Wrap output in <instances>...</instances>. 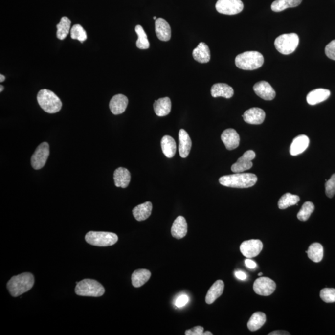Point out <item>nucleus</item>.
<instances>
[{"label":"nucleus","instance_id":"a878e982","mask_svg":"<svg viewBox=\"0 0 335 335\" xmlns=\"http://www.w3.org/2000/svg\"><path fill=\"white\" fill-rule=\"evenodd\" d=\"M224 283L223 281L218 280L214 283L209 290H208L205 302L207 304H213L219 297L223 294Z\"/></svg>","mask_w":335,"mask_h":335},{"label":"nucleus","instance_id":"6e6552de","mask_svg":"<svg viewBox=\"0 0 335 335\" xmlns=\"http://www.w3.org/2000/svg\"><path fill=\"white\" fill-rule=\"evenodd\" d=\"M244 5L241 0H218L216 8L219 13L235 15L241 13Z\"/></svg>","mask_w":335,"mask_h":335},{"label":"nucleus","instance_id":"c9c22d12","mask_svg":"<svg viewBox=\"0 0 335 335\" xmlns=\"http://www.w3.org/2000/svg\"><path fill=\"white\" fill-rule=\"evenodd\" d=\"M315 209V205L311 202H306L304 203L301 209H300L297 214V218L301 221H306L308 220L309 217Z\"/></svg>","mask_w":335,"mask_h":335},{"label":"nucleus","instance_id":"393cba45","mask_svg":"<svg viewBox=\"0 0 335 335\" xmlns=\"http://www.w3.org/2000/svg\"><path fill=\"white\" fill-rule=\"evenodd\" d=\"M154 109L155 112L158 116H166L170 114L172 110L171 99L168 97L158 99L155 101Z\"/></svg>","mask_w":335,"mask_h":335},{"label":"nucleus","instance_id":"37998d69","mask_svg":"<svg viewBox=\"0 0 335 335\" xmlns=\"http://www.w3.org/2000/svg\"><path fill=\"white\" fill-rule=\"evenodd\" d=\"M245 263H246V267L249 268V269H255V268L257 267L256 263L254 262V261L249 260V259H246V260L245 261Z\"/></svg>","mask_w":335,"mask_h":335},{"label":"nucleus","instance_id":"de8ad7c7","mask_svg":"<svg viewBox=\"0 0 335 335\" xmlns=\"http://www.w3.org/2000/svg\"><path fill=\"white\" fill-rule=\"evenodd\" d=\"M213 334H212L211 332H205L204 333H203V335H212Z\"/></svg>","mask_w":335,"mask_h":335},{"label":"nucleus","instance_id":"1a4fd4ad","mask_svg":"<svg viewBox=\"0 0 335 335\" xmlns=\"http://www.w3.org/2000/svg\"><path fill=\"white\" fill-rule=\"evenodd\" d=\"M50 154L49 145L47 142L42 143L37 147L31 157V165L35 170H40L45 165Z\"/></svg>","mask_w":335,"mask_h":335},{"label":"nucleus","instance_id":"a19ab883","mask_svg":"<svg viewBox=\"0 0 335 335\" xmlns=\"http://www.w3.org/2000/svg\"><path fill=\"white\" fill-rule=\"evenodd\" d=\"M188 301L189 297L188 295H181L176 300L175 306L179 307V308H180V307L186 306V305L188 303Z\"/></svg>","mask_w":335,"mask_h":335},{"label":"nucleus","instance_id":"20e7f679","mask_svg":"<svg viewBox=\"0 0 335 335\" xmlns=\"http://www.w3.org/2000/svg\"><path fill=\"white\" fill-rule=\"evenodd\" d=\"M38 103L45 112L54 114L61 111L62 103L54 92L47 89L41 90L37 96Z\"/></svg>","mask_w":335,"mask_h":335},{"label":"nucleus","instance_id":"c85d7f7f","mask_svg":"<svg viewBox=\"0 0 335 335\" xmlns=\"http://www.w3.org/2000/svg\"><path fill=\"white\" fill-rule=\"evenodd\" d=\"M161 149L167 158H173L177 151V144L174 138L170 135H165L161 141Z\"/></svg>","mask_w":335,"mask_h":335},{"label":"nucleus","instance_id":"79ce46f5","mask_svg":"<svg viewBox=\"0 0 335 335\" xmlns=\"http://www.w3.org/2000/svg\"><path fill=\"white\" fill-rule=\"evenodd\" d=\"M204 333V328L201 327V326H197L193 328V329L186 330L185 332L186 335H203Z\"/></svg>","mask_w":335,"mask_h":335},{"label":"nucleus","instance_id":"f03ea898","mask_svg":"<svg viewBox=\"0 0 335 335\" xmlns=\"http://www.w3.org/2000/svg\"><path fill=\"white\" fill-rule=\"evenodd\" d=\"M34 278L30 272H24L12 277L7 284V288L10 294L14 297L27 292L33 287Z\"/></svg>","mask_w":335,"mask_h":335},{"label":"nucleus","instance_id":"0eeeda50","mask_svg":"<svg viewBox=\"0 0 335 335\" xmlns=\"http://www.w3.org/2000/svg\"><path fill=\"white\" fill-rule=\"evenodd\" d=\"M299 43V38L297 34H284L276 39L274 45L281 54L289 55L296 50Z\"/></svg>","mask_w":335,"mask_h":335},{"label":"nucleus","instance_id":"7ed1b4c3","mask_svg":"<svg viewBox=\"0 0 335 335\" xmlns=\"http://www.w3.org/2000/svg\"><path fill=\"white\" fill-rule=\"evenodd\" d=\"M235 62L238 68L242 70H254L263 66L264 57L260 52L247 51L238 55Z\"/></svg>","mask_w":335,"mask_h":335},{"label":"nucleus","instance_id":"e433bc0d","mask_svg":"<svg viewBox=\"0 0 335 335\" xmlns=\"http://www.w3.org/2000/svg\"><path fill=\"white\" fill-rule=\"evenodd\" d=\"M71 38L73 39H77L80 42H84L87 40V34L85 30L80 24H75L71 27L70 31Z\"/></svg>","mask_w":335,"mask_h":335},{"label":"nucleus","instance_id":"473e14b6","mask_svg":"<svg viewBox=\"0 0 335 335\" xmlns=\"http://www.w3.org/2000/svg\"><path fill=\"white\" fill-rule=\"evenodd\" d=\"M57 38L61 40H64L71 31V21L66 16L62 17L61 22L57 24Z\"/></svg>","mask_w":335,"mask_h":335},{"label":"nucleus","instance_id":"c756f323","mask_svg":"<svg viewBox=\"0 0 335 335\" xmlns=\"http://www.w3.org/2000/svg\"><path fill=\"white\" fill-rule=\"evenodd\" d=\"M267 321V316L261 312L254 313L247 323V327L251 332H255L264 325Z\"/></svg>","mask_w":335,"mask_h":335},{"label":"nucleus","instance_id":"c03bdc74","mask_svg":"<svg viewBox=\"0 0 335 335\" xmlns=\"http://www.w3.org/2000/svg\"><path fill=\"white\" fill-rule=\"evenodd\" d=\"M235 276L240 280H246L247 278L246 274L242 271L235 272Z\"/></svg>","mask_w":335,"mask_h":335},{"label":"nucleus","instance_id":"2f4dec72","mask_svg":"<svg viewBox=\"0 0 335 335\" xmlns=\"http://www.w3.org/2000/svg\"><path fill=\"white\" fill-rule=\"evenodd\" d=\"M307 253L310 260L315 263H319L323 257V246L319 243H313L310 246Z\"/></svg>","mask_w":335,"mask_h":335},{"label":"nucleus","instance_id":"39448f33","mask_svg":"<svg viewBox=\"0 0 335 335\" xmlns=\"http://www.w3.org/2000/svg\"><path fill=\"white\" fill-rule=\"evenodd\" d=\"M105 290L102 284L94 279H83L77 283L75 293L81 296L98 297L105 294Z\"/></svg>","mask_w":335,"mask_h":335},{"label":"nucleus","instance_id":"423d86ee","mask_svg":"<svg viewBox=\"0 0 335 335\" xmlns=\"http://www.w3.org/2000/svg\"><path fill=\"white\" fill-rule=\"evenodd\" d=\"M88 244L97 246H112L118 241V237L115 233L107 232H88L85 236Z\"/></svg>","mask_w":335,"mask_h":335},{"label":"nucleus","instance_id":"49530a36","mask_svg":"<svg viewBox=\"0 0 335 335\" xmlns=\"http://www.w3.org/2000/svg\"><path fill=\"white\" fill-rule=\"evenodd\" d=\"M4 80H5V77L1 74V75H0V82H3Z\"/></svg>","mask_w":335,"mask_h":335},{"label":"nucleus","instance_id":"ddd939ff","mask_svg":"<svg viewBox=\"0 0 335 335\" xmlns=\"http://www.w3.org/2000/svg\"><path fill=\"white\" fill-rule=\"evenodd\" d=\"M255 93L261 98L265 100L271 101L276 96V92L272 89L271 85L265 81H261L256 83L253 87Z\"/></svg>","mask_w":335,"mask_h":335},{"label":"nucleus","instance_id":"09e8293b","mask_svg":"<svg viewBox=\"0 0 335 335\" xmlns=\"http://www.w3.org/2000/svg\"><path fill=\"white\" fill-rule=\"evenodd\" d=\"M3 89H4V87L3 86H2V85H1V86H0V92L3 91Z\"/></svg>","mask_w":335,"mask_h":335},{"label":"nucleus","instance_id":"9b49d317","mask_svg":"<svg viewBox=\"0 0 335 335\" xmlns=\"http://www.w3.org/2000/svg\"><path fill=\"white\" fill-rule=\"evenodd\" d=\"M263 243L260 240H249L242 243L240 251L242 255L247 258H252L257 256L262 251Z\"/></svg>","mask_w":335,"mask_h":335},{"label":"nucleus","instance_id":"4be33fe9","mask_svg":"<svg viewBox=\"0 0 335 335\" xmlns=\"http://www.w3.org/2000/svg\"><path fill=\"white\" fill-rule=\"evenodd\" d=\"M131 173L126 168L120 167L115 170L114 180L115 186L126 188L131 181Z\"/></svg>","mask_w":335,"mask_h":335},{"label":"nucleus","instance_id":"a211bd4d","mask_svg":"<svg viewBox=\"0 0 335 335\" xmlns=\"http://www.w3.org/2000/svg\"><path fill=\"white\" fill-rule=\"evenodd\" d=\"M309 138L306 135H300L293 140L290 147V154L292 156H297L301 154L307 149L309 145Z\"/></svg>","mask_w":335,"mask_h":335},{"label":"nucleus","instance_id":"2eb2a0df","mask_svg":"<svg viewBox=\"0 0 335 335\" xmlns=\"http://www.w3.org/2000/svg\"><path fill=\"white\" fill-rule=\"evenodd\" d=\"M266 114L262 109L252 108L246 111L243 115L245 122L249 124L258 125L264 122Z\"/></svg>","mask_w":335,"mask_h":335},{"label":"nucleus","instance_id":"6ab92c4d","mask_svg":"<svg viewBox=\"0 0 335 335\" xmlns=\"http://www.w3.org/2000/svg\"><path fill=\"white\" fill-rule=\"evenodd\" d=\"M171 232L175 239H181L186 236L188 233V224L184 217L179 216L175 219Z\"/></svg>","mask_w":335,"mask_h":335},{"label":"nucleus","instance_id":"bb28decb","mask_svg":"<svg viewBox=\"0 0 335 335\" xmlns=\"http://www.w3.org/2000/svg\"><path fill=\"white\" fill-rule=\"evenodd\" d=\"M152 208L153 206H152V202L149 201L138 205L133 209L134 216L138 221L146 220L152 214Z\"/></svg>","mask_w":335,"mask_h":335},{"label":"nucleus","instance_id":"4c0bfd02","mask_svg":"<svg viewBox=\"0 0 335 335\" xmlns=\"http://www.w3.org/2000/svg\"><path fill=\"white\" fill-rule=\"evenodd\" d=\"M321 299L326 303H334L335 302V289L325 288L320 291Z\"/></svg>","mask_w":335,"mask_h":335},{"label":"nucleus","instance_id":"4468645a","mask_svg":"<svg viewBox=\"0 0 335 335\" xmlns=\"http://www.w3.org/2000/svg\"><path fill=\"white\" fill-rule=\"evenodd\" d=\"M221 139L228 150L237 149L240 144V136L233 129H227L221 135Z\"/></svg>","mask_w":335,"mask_h":335},{"label":"nucleus","instance_id":"f3484780","mask_svg":"<svg viewBox=\"0 0 335 335\" xmlns=\"http://www.w3.org/2000/svg\"><path fill=\"white\" fill-rule=\"evenodd\" d=\"M156 32L157 38L162 41H168L172 36V30L170 24L163 18H157L156 20Z\"/></svg>","mask_w":335,"mask_h":335},{"label":"nucleus","instance_id":"412c9836","mask_svg":"<svg viewBox=\"0 0 335 335\" xmlns=\"http://www.w3.org/2000/svg\"><path fill=\"white\" fill-rule=\"evenodd\" d=\"M329 89H318L310 92L307 96V101L310 105H315L327 100L330 96Z\"/></svg>","mask_w":335,"mask_h":335},{"label":"nucleus","instance_id":"8fccbe9b","mask_svg":"<svg viewBox=\"0 0 335 335\" xmlns=\"http://www.w3.org/2000/svg\"><path fill=\"white\" fill-rule=\"evenodd\" d=\"M262 274H263L262 272H260V273L258 274V276H262Z\"/></svg>","mask_w":335,"mask_h":335},{"label":"nucleus","instance_id":"3c124183","mask_svg":"<svg viewBox=\"0 0 335 335\" xmlns=\"http://www.w3.org/2000/svg\"><path fill=\"white\" fill-rule=\"evenodd\" d=\"M157 19L156 16H154V20H156Z\"/></svg>","mask_w":335,"mask_h":335},{"label":"nucleus","instance_id":"5701e85b","mask_svg":"<svg viewBox=\"0 0 335 335\" xmlns=\"http://www.w3.org/2000/svg\"><path fill=\"white\" fill-rule=\"evenodd\" d=\"M193 56L195 61L200 63H207L211 59V51L206 44L200 43L193 50Z\"/></svg>","mask_w":335,"mask_h":335},{"label":"nucleus","instance_id":"ea45409f","mask_svg":"<svg viewBox=\"0 0 335 335\" xmlns=\"http://www.w3.org/2000/svg\"><path fill=\"white\" fill-rule=\"evenodd\" d=\"M325 54L329 59L335 61V40L330 42L329 45L326 46Z\"/></svg>","mask_w":335,"mask_h":335},{"label":"nucleus","instance_id":"a18cd8bd","mask_svg":"<svg viewBox=\"0 0 335 335\" xmlns=\"http://www.w3.org/2000/svg\"><path fill=\"white\" fill-rule=\"evenodd\" d=\"M269 335H290L289 332L286 331H283V330H278V331H274L268 334Z\"/></svg>","mask_w":335,"mask_h":335},{"label":"nucleus","instance_id":"cd10ccee","mask_svg":"<svg viewBox=\"0 0 335 335\" xmlns=\"http://www.w3.org/2000/svg\"><path fill=\"white\" fill-rule=\"evenodd\" d=\"M151 277V272L149 270L140 269L136 270L132 275V283L134 287L140 288L144 285Z\"/></svg>","mask_w":335,"mask_h":335},{"label":"nucleus","instance_id":"7c9ffc66","mask_svg":"<svg viewBox=\"0 0 335 335\" xmlns=\"http://www.w3.org/2000/svg\"><path fill=\"white\" fill-rule=\"evenodd\" d=\"M302 0H276L271 4V10L281 12L290 8H295L301 4Z\"/></svg>","mask_w":335,"mask_h":335},{"label":"nucleus","instance_id":"58836bf2","mask_svg":"<svg viewBox=\"0 0 335 335\" xmlns=\"http://www.w3.org/2000/svg\"><path fill=\"white\" fill-rule=\"evenodd\" d=\"M325 193L327 197L332 198L335 195V174L332 176L325 183Z\"/></svg>","mask_w":335,"mask_h":335},{"label":"nucleus","instance_id":"f257e3e1","mask_svg":"<svg viewBox=\"0 0 335 335\" xmlns=\"http://www.w3.org/2000/svg\"><path fill=\"white\" fill-rule=\"evenodd\" d=\"M257 181V177L253 173H237L223 176L219 179V182L222 185L233 188H250L255 185Z\"/></svg>","mask_w":335,"mask_h":335},{"label":"nucleus","instance_id":"dca6fc26","mask_svg":"<svg viewBox=\"0 0 335 335\" xmlns=\"http://www.w3.org/2000/svg\"><path fill=\"white\" fill-rule=\"evenodd\" d=\"M128 98L124 94H116L111 99L110 103L111 112L114 115L122 114L128 107Z\"/></svg>","mask_w":335,"mask_h":335},{"label":"nucleus","instance_id":"f704fd0d","mask_svg":"<svg viewBox=\"0 0 335 335\" xmlns=\"http://www.w3.org/2000/svg\"><path fill=\"white\" fill-rule=\"evenodd\" d=\"M135 30L138 38L137 43H136V45L140 49H148L150 47V43L144 28L140 25H137L135 27Z\"/></svg>","mask_w":335,"mask_h":335},{"label":"nucleus","instance_id":"9d476101","mask_svg":"<svg viewBox=\"0 0 335 335\" xmlns=\"http://www.w3.org/2000/svg\"><path fill=\"white\" fill-rule=\"evenodd\" d=\"M276 288V284L275 282L267 277L258 278L253 284V290L256 294L263 296L271 295Z\"/></svg>","mask_w":335,"mask_h":335},{"label":"nucleus","instance_id":"f8f14e48","mask_svg":"<svg viewBox=\"0 0 335 335\" xmlns=\"http://www.w3.org/2000/svg\"><path fill=\"white\" fill-rule=\"evenodd\" d=\"M256 154L253 150H248L239 158L236 163L231 167L233 173H242L250 169L253 164L252 160L255 159Z\"/></svg>","mask_w":335,"mask_h":335},{"label":"nucleus","instance_id":"aec40b11","mask_svg":"<svg viewBox=\"0 0 335 335\" xmlns=\"http://www.w3.org/2000/svg\"><path fill=\"white\" fill-rule=\"evenodd\" d=\"M179 154L182 158H186L191 149L192 142L189 134L184 129L179 131Z\"/></svg>","mask_w":335,"mask_h":335},{"label":"nucleus","instance_id":"72a5a7b5","mask_svg":"<svg viewBox=\"0 0 335 335\" xmlns=\"http://www.w3.org/2000/svg\"><path fill=\"white\" fill-rule=\"evenodd\" d=\"M299 201V196L289 193H286L279 200L278 207L280 209H286L292 205H296Z\"/></svg>","mask_w":335,"mask_h":335},{"label":"nucleus","instance_id":"b1692460","mask_svg":"<svg viewBox=\"0 0 335 335\" xmlns=\"http://www.w3.org/2000/svg\"><path fill=\"white\" fill-rule=\"evenodd\" d=\"M234 94V91L232 87L225 83H216L211 88V95L214 98L223 97L229 99Z\"/></svg>","mask_w":335,"mask_h":335}]
</instances>
